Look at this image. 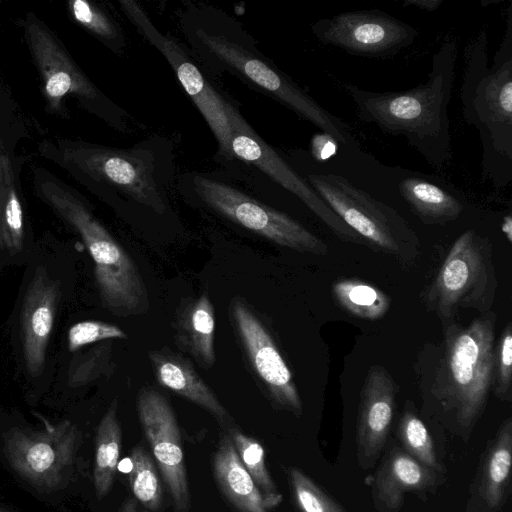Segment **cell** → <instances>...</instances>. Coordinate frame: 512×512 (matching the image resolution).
<instances>
[{
	"instance_id": "obj_1",
	"label": "cell",
	"mask_w": 512,
	"mask_h": 512,
	"mask_svg": "<svg viewBox=\"0 0 512 512\" xmlns=\"http://www.w3.org/2000/svg\"><path fill=\"white\" fill-rule=\"evenodd\" d=\"M457 58V42L447 37L432 56L425 83L397 92H374L351 83H344L343 89L360 120L404 137L429 165L442 169L452 159L448 107Z\"/></svg>"
},
{
	"instance_id": "obj_2",
	"label": "cell",
	"mask_w": 512,
	"mask_h": 512,
	"mask_svg": "<svg viewBox=\"0 0 512 512\" xmlns=\"http://www.w3.org/2000/svg\"><path fill=\"white\" fill-rule=\"evenodd\" d=\"M460 98L464 121L479 133L483 178L496 187L508 186L512 181V3L490 65L486 31L467 42Z\"/></svg>"
},
{
	"instance_id": "obj_3",
	"label": "cell",
	"mask_w": 512,
	"mask_h": 512,
	"mask_svg": "<svg viewBox=\"0 0 512 512\" xmlns=\"http://www.w3.org/2000/svg\"><path fill=\"white\" fill-rule=\"evenodd\" d=\"M496 315L481 314L467 327L450 325L432 385L437 417L467 442L481 417L492 387Z\"/></svg>"
},
{
	"instance_id": "obj_4",
	"label": "cell",
	"mask_w": 512,
	"mask_h": 512,
	"mask_svg": "<svg viewBox=\"0 0 512 512\" xmlns=\"http://www.w3.org/2000/svg\"><path fill=\"white\" fill-rule=\"evenodd\" d=\"M39 196L80 236L94 263V275L104 308L119 317L148 312L150 301L132 257L93 215L79 194L46 171L35 176Z\"/></svg>"
},
{
	"instance_id": "obj_5",
	"label": "cell",
	"mask_w": 512,
	"mask_h": 512,
	"mask_svg": "<svg viewBox=\"0 0 512 512\" xmlns=\"http://www.w3.org/2000/svg\"><path fill=\"white\" fill-rule=\"evenodd\" d=\"M497 278L491 243L473 229L452 245L428 292L427 302L441 318H451L458 308L491 311Z\"/></svg>"
},
{
	"instance_id": "obj_6",
	"label": "cell",
	"mask_w": 512,
	"mask_h": 512,
	"mask_svg": "<svg viewBox=\"0 0 512 512\" xmlns=\"http://www.w3.org/2000/svg\"><path fill=\"white\" fill-rule=\"evenodd\" d=\"M196 35L202 46L231 71L273 96L303 119L318 127L336 143L351 150L359 148L358 142L345 122L325 110L273 65L222 35L202 30H198Z\"/></svg>"
},
{
	"instance_id": "obj_7",
	"label": "cell",
	"mask_w": 512,
	"mask_h": 512,
	"mask_svg": "<svg viewBox=\"0 0 512 512\" xmlns=\"http://www.w3.org/2000/svg\"><path fill=\"white\" fill-rule=\"evenodd\" d=\"M307 183L330 209L367 244L402 256L417 237L393 208L333 173H312Z\"/></svg>"
},
{
	"instance_id": "obj_8",
	"label": "cell",
	"mask_w": 512,
	"mask_h": 512,
	"mask_svg": "<svg viewBox=\"0 0 512 512\" xmlns=\"http://www.w3.org/2000/svg\"><path fill=\"white\" fill-rule=\"evenodd\" d=\"M56 151L58 162L74 174L114 187L159 214L165 211L147 152L65 139L58 141Z\"/></svg>"
},
{
	"instance_id": "obj_9",
	"label": "cell",
	"mask_w": 512,
	"mask_h": 512,
	"mask_svg": "<svg viewBox=\"0 0 512 512\" xmlns=\"http://www.w3.org/2000/svg\"><path fill=\"white\" fill-rule=\"evenodd\" d=\"M198 198L210 209L270 242L298 252L326 255L327 244L287 214L223 182L196 175Z\"/></svg>"
},
{
	"instance_id": "obj_10",
	"label": "cell",
	"mask_w": 512,
	"mask_h": 512,
	"mask_svg": "<svg viewBox=\"0 0 512 512\" xmlns=\"http://www.w3.org/2000/svg\"><path fill=\"white\" fill-rule=\"evenodd\" d=\"M24 32L43 82L46 110L68 118L64 99L72 95L86 109L107 118L106 109L114 106L113 103L83 73L49 27L29 13L24 21Z\"/></svg>"
},
{
	"instance_id": "obj_11",
	"label": "cell",
	"mask_w": 512,
	"mask_h": 512,
	"mask_svg": "<svg viewBox=\"0 0 512 512\" xmlns=\"http://www.w3.org/2000/svg\"><path fill=\"white\" fill-rule=\"evenodd\" d=\"M313 35L324 45L350 55L388 58L411 46L418 30L380 10H358L321 18L311 25Z\"/></svg>"
},
{
	"instance_id": "obj_12",
	"label": "cell",
	"mask_w": 512,
	"mask_h": 512,
	"mask_svg": "<svg viewBox=\"0 0 512 512\" xmlns=\"http://www.w3.org/2000/svg\"><path fill=\"white\" fill-rule=\"evenodd\" d=\"M120 5L137 30L166 58L210 127L218 142L220 154L228 159L233 158L230 145L232 128L228 118L230 103L214 90L185 51L154 26L135 1L121 0Z\"/></svg>"
},
{
	"instance_id": "obj_13",
	"label": "cell",
	"mask_w": 512,
	"mask_h": 512,
	"mask_svg": "<svg viewBox=\"0 0 512 512\" xmlns=\"http://www.w3.org/2000/svg\"><path fill=\"white\" fill-rule=\"evenodd\" d=\"M80 432L69 421L44 430L15 427L4 437V452L12 467L35 485L54 489L72 466Z\"/></svg>"
},
{
	"instance_id": "obj_14",
	"label": "cell",
	"mask_w": 512,
	"mask_h": 512,
	"mask_svg": "<svg viewBox=\"0 0 512 512\" xmlns=\"http://www.w3.org/2000/svg\"><path fill=\"white\" fill-rule=\"evenodd\" d=\"M229 311L246 360L271 402L277 408L301 416L302 400L291 370L266 326L238 297L231 300Z\"/></svg>"
},
{
	"instance_id": "obj_15",
	"label": "cell",
	"mask_w": 512,
	"mask_h": 512,
	"mask_svg": "<svg viewBox=\"0 0 512 512\" xmlns=\"http://www.w3.org/2000/svg\"><path fill=\"white\" fill-rule=\"evenodd\" d=\"M228 118L232 128L230 145L234 157L253 164L293 193L341 240L367 244L324 203L274 149L254 132L232 104L229 105Z\"/></svg>"
},
{
	"instance_id": "obj_16",
	"label": "cell",
	"mask_w": 512,
	"mask_h": 512,
	"mask_svg": "<svg viewBox=\"0 0 512 512\" xmlns=\"http://www.w3.org/2000/svg\"><path fill=\"white\" fill-rule=\"evenodd\" d=\"M137 412L175 511L188 512L190 492L181 435L170 403L157 390L143 387L137 396Z\"/></svg>"
},
{
	"instance_id": "obj_17",
	"label": "cell",
	"mask_w": 512,
	"mask_h": 512,
	"mask_svg": "<svg viewBox=\"0 0 512 512\" xmlns=\"http://www.w3.org/2000/svg\"><path fill=\"white\" fill-rule=\"evenodd\" d=\"M396 386L382 366H372L360 393L356 425L359 466L373 468L387 442L394 408Z\"/></svg>"
},
{
	"instance_id": "obj_18",
	"label": "cell",
	"mask_w": 512,
	"mask_h": 512,
	"mask_svg": "<svg viewBox=\"0 0 512 512\" xmlns=\"http://www.w3.org/2000/svg\"><path fill=\"white\" fill-rule=\"evenodd\" d=\"M442 474L419 463L401 447H390L372 482V500L378 512H398L406 493L426 500L441 484Z\"/></svg>"
},
{
	"instance_id": "obj_19",
	"label": "cell",
	"mask_w": 512,
	"mask_h": 512,
	"mask_svg": "<svg viewBox=\"0 0 512 512\" xmlns=\"http://www.w3.org/2000/svg\"><path fill=\"white\" fill-rule=\"evenodd\" d=\"M59 297V283L47 276L43 269H37L21 311L23 355L26 369L32 376L43 370Z\"/></svg>"
},
{
	"instance_id": "obj_20",
	"label": "cell",
	"mask_w": 512,
	"mask_h": 512,
	"mask_svg": "<svg viewBox=\"0 0 512 512\" xmlns=\"http://www.w3.org/2000/svg\"><path fill=\"white\" fill-rule=\"evenodd\" d=\"M512 417L487 442L471 483L465 512H500L511 492Z\"/></svg>"
},
{
	"instance_id": "obj_21",
	"label": "cell",
	"mask_w": 512,
	"mask_h": 512,
	"mask_svg": "<svg viewBox=\"0 0 512 512\" xmlns=\"http://www.w3.org/2000/svg\"><path fill=\"white\" fill-rule=\"evenodd\" d=\"M156 382L200 406L220 421H226L229 414L218 400L214 391L200 377L186 357L168 347L148 352Z\"/></svg>"
},
{
	"instance_id": "obj_22",
	"label": "cell",
	"mask_w": 512,
	"mask_h": 512,
	"mask_svg": "<svg viewBox=\"0 0 512 512\" xmlns=\"http://www.w3.org/2000/svg\"><path fill=\"white\" fill-rule=\"evenodd\" d=\"M174 343L199 366L210 369L215 355V310L207 292L183 299L177 307L174 320Z\"/></svg>"
},
{
	"instance_id": "obj_23",
	"label": "cell",
	"mask_w": 512,
	"mask_h": 512,
	"mask_svg": "<svg viewBox=\"0 0 512 512\" xmlns=\"http://www.w3.org/2000/svg\"><path fill=\"white\" fill-rule=\"evenodd\" d=\"M396 186L412 212L425 224H447L457 220L465 210L464 202L455 192L425 175L408 172Z\"/></svg>"
},
{
	"instance_id": "obj_24",
	"label": "cell",
	"mask_w": 512,
	"mask_h": 512,
	"mask_svg": "<svg viewBox=\"0 0 512 512\" xmlns=\"http://www.w3.org/2000/svg\"><path fill=\"white\" fill-rule=\"evenodd\" d=\"M213 470L221 491L238 511H269L265 498L241 462L228 433L219 441L213 457Z\"/></svg>"
},
{
	"instance_id": "obj_25",
	"label": "cell",
	"mask_w": 512,
	"mask_h": 512,
	"mask_svg": "<svg viewBox=\"0 0 512 512\" xmlns=\"http://www.w3.org/2000/svg\"><path fill=\"white\" fill-rule=\"evenodd\" d=\"M24 242V216L15 174L0 142V247L19 252Z\"/></svg>"
},
{
	"instance_id": "obj_26",
	"label": "cell",
	"mask_w": 512,
	"mask_h": 512,
	"mask_svg": "<svg viewBox=\"0 0 512 512\" xmlns=\"http://www.w3.org/2000/svg\"><path fill=\"white\" fill-rule=\"evenodd\" d=\"M94 485L99 499L110 491L118 468L121 428L117 417V399L102 417L95 439Z\"/></svg>"
},
{
	"instance_id": "obj_27",
	"label": "cell",
	"mask_w": 512,
	"mask_h": 512,
	"mask_svg": "<svg viewBox=\"0 0 512 512\" xmlns=\"http://www.w3.org/2000/svg\"><path fill=\"white\" fill-rule=\"evenodd\" d=\"M332 291L338 305L357 318L377 320L390 308V299L384 292L357 279L337 281Z\"/></svg>"
},
{
	"instance_id": "obj_28",
	"label": "cell",
	"mask_w": 512,
	"mask_h": 512,
	"mask_svg": "<svg viewBox=\"0 0 512 512\" xmlns=\"http://www.w3.org/2000/svg\"><path fill=\"white\" fill-rule=\"evenodd\" d=\"M396 434L401 448L406 453L424 466L438 473H443V467L438 459L433 438L425 423L412 407L405 406Z\"/></svg>"
},
{
	"instance_id": "obj_29",
	"label": "cell",
	"mask_w": 512,
	"mask_h": 512,
	"mask_svg": "<svg viewBox=\"0 0 512 512\" xmlns=\"http://www.w3.org/2000/svg\"><path fill=\"white\" fill-rule=\"evenodd\" d=\"M228 434L235 446L239 458L252 477L255 485L265 498L268 508L271 509L282 501L268 469L265 465L262 445L252 437L242 433L237 428H231Z\"/></svg>"
},
{
	"instance_id": "obj_30",
	"label": "cell",
	"mask_w": 512,
	"mask_h": 512,
	"mask_svg": "<svg viewBox=\"0 0 512 512\" xmlns=\"http://www.w3.org/2000/svg\"><path fill=\"white\" fill-rule=\"evenodd\" d=\"M132 467L129 482L134 497L150 510H157L162 502V488L155 465L141 446L131 453Z\"/></svg>"
},
{
	"instance_id": "obj_31",
	"label": "cell",
	"mask_w": 512,
	"mask_h": 512,
	"mask_svg": "<svg viewBox=\"0 0 512 512\" xmlns=\"http://www.w3.org/2000/svg\"><path fill=\"white\" fill-rule=\"evenodd\" d=\"M72 18L108 47L117 51L123 47V37L112 18L95 4L85 0L68 2Z\"/></svg>"
},
{
	"instance_id": "obj_32",
	"label": "cell",
	"mask_w": 512,
	"mask_h": 512,
	"mask_svg": "<svg viewBox=\"0 0 512 512\" xmlns=\"http://www.w3.org/2000/svg\"><path fill=\"white\" fill-rule=\"evenodd\" d=\"M112 341H104L73 358L68 368V385H87L112 371Z\"/></svg>"
},
{
	"instance_id": "obj_33",
	"label": "cell",
	"mask_w": 512,
	"mask_h": 512,
	"mask_svg": "<svg viewBox=\"0 0 512 512\" xmlns=\"http://www.w3.org/2000/svg\"><path fill=\"white\" fill-rule=\"evenodd\" d=\"M288 478L293 499L300 512H347L302 470L289 468Z\"/></svg>"
},
{
	"instance_id": "obj_34",
	"label": "cell",
	"mask_w": 512,
	"mask_h": 512,
	"mask_svg": "<svg viewBox=\"0 0 512 512\" xmlns=\"http://www.w3.org/2000/svg\"><path fill=\"white\" fill-rule=\"evenodd\" d=\"M502 401H512V325L508 323L495 345L492 387Z\"/></svg>"
},
{
	"instance_id": "obj_35",
	"label": "cell",
	"mask_w": 512,
	"mask_h": 512,
	"mask_svg": "<svg viewBox=\"0 0 512 512\" xmlns=\"http://www.w3.org/2000/svg\"><path fill=\"white\" fill-rule=\"evenodd\" d=\"M127 337L126 332L113 323L97 320L81 321L71 326L68 331V349L75 352L90 344L127 339Z\"/></svg>"
},
{
	"instance_id": "obj_36",
	"label": "cell",
	"mask_w": 512,
	"mask_h": 512,
	"mask_svg": "<svg viewBox=\"0 0 512 512\" xmlns=\"http://www.w3.org/2000/svg\"><path fill=\"white\" fill-rule=\"evenodd\" d=\"M442 3L443 0H404L402 6H412L427 12H433L439 9Z\"/></svg>"
},
{
	"instance_id": "obj_37",
	"label": "cell",
	"mask_w": 512,
	"mask_h": 512,
	"mask_svg": "<svg viewBox=\"0 0 512 512\" xmlns=\"http://www.w3.org/2000/svg\"><path fill=\"white\" fill-rule=\"evenodd\" d=\"M501 230L506 236L509 243L512 242V217L510 214L504 216L502 224H501Z\"/></svg>"
},
{
	"instance_id": "obj_38",
	"label": "cell",
	"mask_w": 512,
	"mask_h": 512,
	"mask_svg": "<svg viewBox=\"0 0 512 512\" xmlns=\"http://www.w3.org/2000/svg\"><path fill=\"white\" fill-rule=\"evenodd\" d=\"M120 512H147L141 510L137 506V501L134 498H128L125 502H123Z\"/></svg>"
},
{
	"instance_id": "obj_39",
	"label": "cell",
	"mask_w": 512,
	"mask_h": 512,
	"mask_svg": "<svg viewBox=\"0 0 512 512\" xmlns=\"http://www.w3.org/2000/svg\"><path fill=\"white\" fill-rule=\"evenodd\" d=\"M0 512H4V511L0 510Z\"/></svg>"
}]
</instances>
